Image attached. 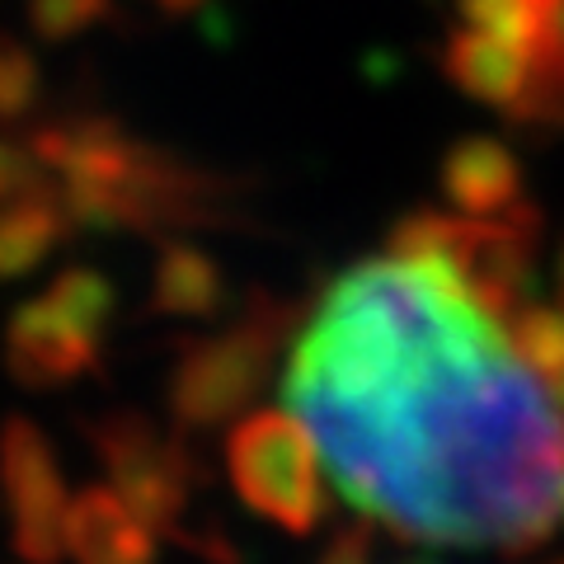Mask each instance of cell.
Returning <instances> with one entry per match:
<instances>
[{
    "label": "cell",
    "instance_id": "obj_10",
    "mask_svg": "<svg viewBox=\"0 0 564 564\" xmlns=\"http://www.w3.org/2000/svg\"><path fill=\"white\" fill-rule=\"evenodd\" d=\"M47 296H52L57 306H66L80 325H90L95 334H109L113 311H118V292H113V282L104 278L99 269L70 263V269H62L57 278L47 282Z\"/></svg>",
    "mask_w": 564,
    "mask_h": 564
},
{
    "label": "cell",
    "instance_id": "obj_8",
    "mask_svg": "<svg viewBox=\"0 0 564 564\" xmlns=\"http://www.w3.org/2000/svg\"><path fill=\"white\" fill-rule=\"evenodd\" d=\"M62 188H33L14 203H0V278L33 273L70 231Z\"/></svg>",
    "mask_w": 564,
    "mask_h": 564
},
{
    "label": "cell",
    "instance_id": "obj_1",
    "mask_svg": "<svg viewBox=\"0 0 564 564\" xmlns=\"http://www.w3.org/2000/svg\"><path fill=\"white\" fill-rule=\"evenodd\" d=\"M282 410L367 522L462 551L564 527V377L503 207L419 217L329 282Z\"/></svg>",
    "mask_w": 564,
    "mask_h": 564
},
{
    "label": "cell",
    "instance_id": "obj_12",
    "mask_svg": "<svg viewBox=\"0 0 564 564\" xmlns=\"http://www.w3.org/2000/svg\"><path fill=\"white\" fill-rule=\"evenodd\" d=\"M33 188H43V161L33 155L29 141L0 137V203H14Z\"/></svg>",
    "mask_w": 564,
    "mask_h": 564
},
{
    "label": "cell",
    "instance_id": "obj_7",
    "mask_svg": "<svg viewBox=\"0 0 564 564\" xmlns=\"http://www.w3.org/2000/svg\"><path fill=\"white\" fill-rule=\"evenodd\" d=\"M66 555L76 564H155V527L113 485L80 489L66 513Z\"/></svg>",
    "mask_w": 564,
    "mask_h": 564
},
{
    "label": "cell",
    "instance_id": "obj_11",
    "mask_svg": "<svg viewBox=\"0 0 564 564\" xmlns=\"http://www.w3.org/2000/svg\"><path fill=\"white\" fill-rule=\"evenodd\" d=\"M39 104V70L20 47H0V118H24Z\"/></svg>",
    "mask_w": 564,
    "mask_h": 564
},
{
    "label": "cell",
    "instance_id": "obj_13",
    "mask_svg": "<svg viewBox=\"0 0 564 564\" xmlns=\"http://www.w3.org/2000/svg\"><path fill=\"white\" fill-rule=\"evenodd\" d=\"M551 325H555V362H560V377H564V282H560V296L551 302Z\"/></svg>",
    "mask_w": 564,
    "mask_h": 564
},
{
    "label": "cell",
    "instance_id": "obj_4",
    "mask_svg": "<svg viewBox=\"0 0 564 564\" xmlns=\"http://www.w3.org/2000/svg\"><path fill=\"white\" fill-rule=\"evenodd\" d=\"M99 344L104 334L80 325L47 292L14 306L6 321V367L29 391H57V386L90 377L99 362Z\"/></svg>",
    "mask_w": 564,
    "mask_h": 564
},
{
    "label": "cell",
    "instance_id": "obj_5",
    "mask_svg": "<svg viewBox=\"0 0 564 564\" xmlns=\"http://www.w3.org/2000/svg\"><path fill=\"white\" fill-rule=\"evenodd\" d=\"M95 447H99V462L109 466V480H113V489L122 494V499H128L155 532L174 527V518H180V508H184L180 456H174L161 437L132 414H118L109 423H99Z\"/></svg>",
    "mask_w": 564,
    "mask_h": 564
},
{
    "label": "cell",
    "instance_id": "obj_14",
    "mask_svg": "<svg viewBox=\"0 0 564 564\" xmlns=\"http://www.w3.org/2000/svg\"><path fill=\"white\" fill-rule=\"evenodd\" d=\"M325 564H372V555H367L358 541H344V545H334Z\"/></svg>",
    "mask_w": 564,
    "mask_h": 564
},
{
    "label": "cell",
    "instance_id": "obj_3",
    "mask_svg": "<svg viewBox=\"0 0 564 564\" xmlns=\"http://www.w3.org/2000/svg\"><path fill=\"white\" fill-rule=\"evenodd\" d=\"M0 499H6L10 541L24 564H57L66 551L70 494L57 452L39 423L6 419L0 429Z\"/></svg>",
    "mask_w": 564,
    "mask_h": 564
},
{
    "label": "cell",
    "instance_id": "obj_6",
    "mask_svg": "<svg viewBox=\"0 0 564 564\" xmlns=\"http://www.w3.org/2000/svg\"><path fill=\"white\" fill-rule=\"evenodd\" d=\"M263 377V344L259 334H226L188 348L170 386V404L184 423H217L236 414L245 395Z\"/></svg>",
    "mask_w": 564,
    "mask_h": 564
},
{
    "label": "cell",
    "instance_id": "obj_2",
    "mask_svg": "<svg viewBox=\"0 0 564 564\" xmlns=\"http://www.w3.org/2000/svg\"><path fill=\"white\" fill-rule=\"evenodd\" d=\"M226 466H231L236 494L269 522L306 532L321 518L329 480L306 429L288 410L240 419L226 443Z\"/></svg>",
    "mask_w": 564,
    "mask_h": 564
},
{
    "label": "cell",
    "instance_id": "obj_9",
    "mask_svg": "<svg viewBox=\"0 0 564 564\" xmlns=\"http://www.w3.org/2000/svg\"><path fill=\"white\" fill-rule=\"evenodd\" d=\"M217 296H221V278L203 254H193V250H165L161 254V269H155V302L165 311L198 315V311L217 306Z\"/></svg>",
    "mask_w": 564,
    "mask_h": 564
}]
</instances>
